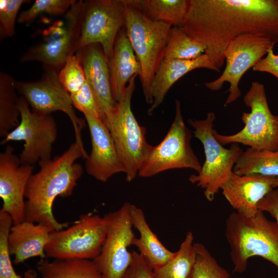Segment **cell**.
<instances>
[{
	"mask_svg": "<svg viewBox=\"0 0 278 278\" xmlns=\"http://www.w3.org/2000/svg\"><path fill=\"white\" fill-rule=\"evenodd\" d=\"M180 28L205 46L220 71L225 48L236 37L258 34L278 43V0H190Z\"/></svg>",
	"mask_w": 278,
	"mask_h": 278,
	"instance_id": "obj_1",
	"label": "cell"
},
{
	"mask_svg": "<svg viewBox=\"0 0 278 278\" xmlns=\"http://www.w3.org/2000/svg\"><path fill=\"white\" fill-rule=\"evenodd\" d=\"M86 159L80 146L72 144L60 156L38 163L40 170L32 174L26 187L25 219L53 228L55 231L67 227L60 223L53 214V203L58 197L71 196L83 173L82 166L76 161Z\"/></svg>",
	"mask_w": 278,
	"mask_h": 278,
	"instance_id": "obj_2",
	"label": "cell"
},
{
	"mask_svg": "<svg viewBox=\"0 0 278 278\" xmlns=\"http://www.w3.org/2000/svg\"><path fill=\"white\" fill-rule=\"evenodd\" d=\"M225 236L233 272H245L253 256H259L278 269V223L268 219L264 212L258 210L252 215L231 213L225 221Z\"/></svg>",
	"mask_w": 278,
	"mask_h": 278,
	"instance_id": "obj_3",
	"label": "cell"
},
{
	"mask_svg": "<svg viewBox=\"0 0 278 278\" xmlns=\"http://www.w3.org/2000/svg\"><path fill=\"white\" fill-rule=\"evenodd\" d=\"M125 27L126 34L141 65L139 77L146 101L151 105L153 80L163 60L172 27L149 19L140 10L128 5Z\"/></svg>",
	"mask_w": 278,
	"mask_h": 278,
	"instance_id": "obj_4",
	"label": "cell"
},
{
	"mask_svg": "<svg viewBox=\"0 0 278 278\" xmlns=\"http://www.w3.org/2000/svg\"><path fill=\"white\" fill-rule=\"evenodd\" d=\"M134 76L129 80L114 111L103 121L108 128L125 168L126 180L133 181L152 146L146 140V130L139 125L131 109Z\"/></svg>",
	"mask_w": 278,
	"mask_h": 278,
	"instance_id": "obj_5",
	"label": "cell"
},
{
	"mask_svg": "<svg viewBox=\"0 0 278 278\" xmlns=\"http://www.w3.org/2000/svg\"><path fill=\"white\" fill-rule=\"evenodd\" d=\"M216 116L207 114L205 119H189L188 124L194 128V136L202 143L205 159L197 174L189 177V181L203 189L206 199L211 202L220 188L229 178L233 167L243 150L238 144H231L229 148L223 147L213 134Z\"/></svg>",
	"mask_w": 278,
	"mask_h": 278,
	"instance_id": "obj_6",
	"label": "cell"
},
{
	"mask_svg": "<svg viewBox=\"0 0 278 278\" xmlns=\"http://www.w3.org/2000/svg\"><path fill=\"white\" fill-rule=\"evenodd\" d=\"M85 2L73 3L63 17L44 30L39 43L28 49L22 62L37 61L45 68L59 71L67 58L78 50Z\"/></svg>",
	"mask_w": 278,
	"mask_h": 278,
	"instance_id": "obj_7",
	"label": "cell"
},
{
	"mask_svg": "<svg viewBox=\"0 0 278 278\" xmlns=\"http://www.w3.org/2000/svg\"><path fill=\"white\" fill-rule=\"evenodd\" d=\"M243 100L250 109V112L242 114L244 128L230 135L220 134L214 129L215 137L223 146L235 143L256 149L277 150L278 115L270 111L264 85L252 82Z\"/></svg>",
	"mask_w": 278,
	"mask_h": 278,
	"instance_id": "obj_8",
	"label": "cell"
},
{
	"mask_svg": "<svg viewBox=\"0 0 278 278\" xmlns=\"http://www.w3.org/2000/svg\"><path fill=\"white\" fill-rule=\"evenodd\" d=\"M106 233L104 216L81 215L71 227L51 232L45 248L46 257L93 260L100 253Z\"/></svg>",
	"mask_w": 278,
	"mask_h": 278,
	"instance_id": "obj_9",
	"label": "cell"
},
{
	"mask_svg": "<svg viewBox=\"0 0 278 278\" xmlns=\"http://www.w3.org/2000/svg\"><path fill=\"white\" fill-rule=\"evenodd\" d=\"M175 102L174 120L163 140L152 147L138 170L140 177H151L166 170L181 168H190L198 173L201 168L190 146L192 134L183 121L180 101L176 100Z\"/></svg>",
	"mask_w": 278,
	"mask_h": 278,
	"instance_id": "obj_10",
	"label": "cell"
},
{
	"mask_svg": "<svg viewBox=\"0 0 278 278\" xmlns=\"http://www.w3.org/2000/svg\"><path fill=\"white\" fill-rule=\"evenodd\" d=\"M274 45L271 39L261 34L246 33L236 37L229 43L224 51L225 66L221 75L204 85L211 91H217L224 83H229V95L225 106L235 102L241 95L239 84L242 77Z\"/></svg>",
	"mask_w": 278,
	"mask_h": 278,
	"instance_id": "obj_11",
	"label": "cell"
},
{
	"mask_svg": "<svg viewBox=\"0 0 278 278\" xmlns=\"http://www.w3.org/2000/svg\"><path fill=\"white\" fill-rule=\"evenodd\" d=\"M131 204L126 202L119 209L104 216L106 238L100 253L93 260L102 278H123L131 264L133 254L128 248L136 237L130 219Z\"/></svg>",
	"mask_w": 278,
	"mask_h": 278,
	"instance_id": "obj_12",
	"label": "cell"
},
{
	"mask_svg": "<svg viewBox=\"0 0 278 278\" xmlns=\"http://www.w3.org/2000/svg\"><path fill=\"white\" fill-rule=\"evenodd\" d=\"M19 124L1 142L24 141L20 156L21 164L32 166L37 162L51 159L53 145L57 138V126L51 114H42L32 111L27 101L20 98Z\"/></svg>",
	"mask_w": 278,
	"mask_h": 278,
	"instance_id": "obj_13",
	"label": "cell"
},
{
	"mask_svg": "<svg viewBox=\"0 0 278 278\" xmlns=\"http://www.w3.org/2000/svg\"><path fill=\"white\" fill-rule=\"evenodd\" d=\"M84 2L77 51L86 46L99 44L109 61L117 35L125 26L128 9L126 0H90Z\"/></svg>",
	"mask_w": 278,
	"mask_h": 278,
	"instance_id": "obj_14",
	"label": "cell"
},
{
	"mask_svg": "<svg viewBox=\"0 0 278 278\" xmlns=\"http://www.w3.org/2000/svg\"><path fill=\"white\" fill-rule=\"evenodd\" d=\"M44 70L43 76L37 81H16L17 91L34 112L46 115L57 111L65 113L72 123L75 143L88 156L81 137V131L85 126L86 121L85 119L79 118L75 114L70 94L59 81L58 71L48 68Z\"/></svg>",
	"mask_w": 278,
	"mask_h": 278,
	"instance_id": "obj_15",
	"label": "cell"
},
{
	"mask_svg": "<svg viewBox=\"0 0 278 278\" xmlns=\"http://www.w3.org/2000/svg\"><path fill=\"white\" fill-rule=\"evenodd\" d=\"M13 152V147L8 145L0 154L1 210L10 216L13 224H17L25 219V193L33 166L21 164Z\"/></svg>",
	"mask_w": 278,
	"mask_h": 278,
	"instance_id": "obj_16",
	"label": "cell"
},
{
	"mask_svg": "<svg viewBox=\"0 0 278 278\" xmlns=\"http://www.w3.org/2000/svg\"><path fill=\"white\" fill-rule=\"evenodd\" d=\"M91 140V152L85 159L88 174L97 180L107 182L115 174L125 173L112 135L103 122L98 118L85 115Z\"/></svg>",
	"mask_w": 278,
	"mask_h": 278,
	"instance_id": "obj_17",
	"label": "cell"
},
{
	"mask_svg": "<svg viewBox=\"0 0 278 278\" xmlns=\"http://www.w3.org/2000/svg\"><path fill=\"white\" fill-rule=\"evenodd\" d=\"M76 54L81 62L86 80L97 100L101 120L103 122L114 111L117 103L112 95L108 59L99 44L86 46Z\"/></svg>",
	"mask_w": 278,
	"mask_h": 278,
	"instance_id": "obj_18",
	"label": "cell"
},
{
	"mask_svg": "<svg viewBox=\"0 0 278 278\" xmlns=\"http://www.w3.org/2000/svg\"><path fill=\"white\" fill-rule=\"evenodd\" d=\"M275 177L261 175H238L233 171L220 189L235 211L252 215L258 202L273 188Z\"/></svg>",
	"mask_w": 278,
	"mask_h": 278,
	"instance_id": "obj_19",
	"label": "cell"
},
{
	"mask_svg": "<svg viewBox=\"0 0 278 278\" xmlns=\"http://www.w3.org/2000/svg\"><path fill=\"white\" fill-rule=\"evenodd\" d=\"M55 230L49 226L24 221L11 226L8 247L13 263L19 265L33 257H46L45 248Z\"/></svg>",
	"mask_w": 278,
	"mask_h": 278,
	"instance_id": "obj_20",
	"label": "cell"
},
{
	"mask_svg": "<svg viewBox=\"0 0 278 278\" xmlns=\"http://www.w3.org/2000/svg\"><path fill=\"white\" fill-rule=\"evenodd\" d=\"M198 68H206L217 72L220 71L205 53L190 60L163 59L153 80V102L148 109V114L151 115L163 102L166 93L176 81L189 72Z\"/></svg>",
	"mask_w": 278,
	"mask_h": 278,
	"instance_id": "obj_21",
	"label": "cell"
},
{
	"mask_svg": "<svg viewBox=\"0 0 278 278\" xmlns=\"http://www.w3.org/2000/svg\"><path fill=\"white\" fill-rule=\"evenodd\" d=\"M108 64L113 97L118 102L129 80L139 75L141 71L140 64L124 29L117 35Z\"/></svg>",
	"mask_w": 278,
	"mask_h": 278,
	"instance_id": "obj_22",
	"label": "cell"
},
{
	"mask_svg": "<svg viewBox=\"0 0 278 278\" xmlns=\"http://www.w3.org/2000/svg\"><path fill=\"white\" fill-rule=\"evenodd\" d=\"M130 219L133 227L139 232L140 237L133 242L138 253L153 270L167 263L175 252L167 249L159 240L148 225L143 210L131 204Z\"/></svg>",
	"mask_w": 278,
	"mask_h": 278,
	"instance_id": "obj_23",
	"label": "cell"
},
{
	"mask_svg": "<svg viewBox=\"0 0 278 278\" xmlns=\"http://www.w3.org/2000/svg\"><path fill=\"white\" fill-rule=\"evenodd\" d=\"M149 19L181 27L188 11L190 0H128Z\"/></svg>",
	"mask_w": 278,
	"mask_h": 278,
	"instance_id": "obj_24",
	"label": "cell"
},
{
	"mask_svg": "<svg viewBox=\"0 0 278 278\" xmlns=\"http://www.w3.org/2000/svg\"><path fill=\"white\" fill-rule=\"evenodd\" d=\"M41 278H102L93 260L41 258L37 264Z\"/></svg>",
	"mask_w": 278,
	"mask_h": 278,
	"instance_id": "obj_25",
	"label": "cell"
},
{
	"mask_svg": "<svg viewBox=\"0 0 278 278\" xmlns=\"http://www.w3.org/2000/svg\"><path fill=\"white\" fill-rule=\"evenodd\" d=\"M233 171L240 176L258 174L278 178V150L249 147L238 158Z\"/></svg>",
	"mask_w": 278,
	"mask_h": 278,
	"instance_id": "obj_26",
	"label": "cell"
},
{
	"mask_svg": "<svg viewBox=\"0 0 278 278\" xmlns=\"http://www.w3.org/2000/svg\"><path fill=\"white\" fill-rule=\"evenodd\" d=\"M16 82L8 73H0V136L5 137L20 121Z\"/></svg>",
	"mask_w": 278,
	"mask_h": 278,
	"instance_id": "obj_27",
	"label": "cell"
},
{
	"mask_svg": "<svg viewBox=\"0 0 278 278\" xmlns=\"http://www.w3.org/2000/svg\"><path fill=\"white\" fill-rule=\"evenodd\" d=\"M195 262L194 235L188 231L174 256L153 270L157 278H193Z\"/></svg>",
	"mask_w": 278,
	"mask_h": 278,
	"instance_id": "obj_28",
	"label": "cell"
},
{
	"mask_svg": "<svg viewBox=\"0 0 278 278\" xmlns=\"http://www.w3.org/2000/svg\"><path fill=\"white\" fill-rule=\"evenodd\" d=\"M205 47L192 38L180 27H171L165 48L163 59L190 60L205 53Z\"/></svg>",
	"mask_w": 278,
	"mask_h": 278,
	"instance_id": "obj_29",
	"label": "cell"
},
{
	"mask_svg": "<svg viewBox=\"0 0 278 278\" xmlns=\"http://www.w3.org/2000/svg\"><path fill=\"white\" fill-rule=\"evenodd\" d=\"M196 262L193 278H230L229 272L221 267L202 244L194 243Z\"/></svg>",
	"mask_w": 278,
	"mask_h": 278,
	"instance_id": "obj_30",
	"label": "cell"
},
{
	"mask_svg": "<svg viewBox=\"0 0 278 278\" xmlns=\"http://www.w3.org/2000/svg\"><path fill=\"white\" fill-rule=\"evenodd\" d=\"M59 81L70 94L80 90L86 82V78L79 58L75 54L69 57L58 72Z\"/></svg>",
	"mask_w": 278,
	"mask_h": 278,
	"instance_id": "obj_31",
	"label": "cell"
},
{
	"mask_svg": "<svg viewBox=\"0 0 278 278\" xmlns=\"http://www.w3.org/2000/svg\"><path fill=\"white\" fill-rule=\"evenodd\" d=\"M74 2L75 0H37L29 8L20 14L17 22L21 24L28 23L43 13L64 15Z\"/></svg>",
	"mask_w": 278,
	"mask_h": 278,
	"instance_id": "obj_32",
	"label": "cell"
},
{
	"mask_svg": "<svg viewBox=\"0 0 278 278\" xmlns=\"http://www.w3.org/2000/svg\"><path fill=\"white\" fill-rule=\"evenodd\" d=\"M13 223L10 216L0 210V278H22L12 266L8 247V236Z\"/></svg>",
	"mask_w": 278,
	"mask_h": 278,
	"instance_id": "obj_33",
	"label": "cell"
},
{
	"mask_svg": "<svg viewBox=\"0 0 278 278\" xmlns=\"http://www.w3.org/2000/svg\"><path fill=\"white\" fill-rule=\"evenodd\" d=\"M70 96L74 107L82 112L84 116L101 119V112L97 100L86 80L80 90Z\"/></svg>",
	"mask_w": 278,
	"mask_h": 278,
	"instance_id": "obj_34",
	"label": "cell"
},
{
	"mask_svg": "<svg viewBox=\"0 0 278 278\" xmlns=\"http://www.w3.org/2000/svg\"><path fill=\"white\" fill-rule=\"evenodd\" d=\"M25 0L0 1V35L1 38L10 37L15 32V20Z\"/></svg>",
	"mask_w": 278,
	"mask_h": 278,
	"instance_id": "obj_35",
	"label": "cell"
},
{
	"mask_svg": "<svg viewBox=\"0 0 278 278\" xmlns=\"http://www.w3.org/2000/svg\"><path fill=\"white\" fill-rule=\"evenodd\" d=\"M133 259L123 278H157L153 270L145 262L140 254L132 251Z\"/></svg>",
	"mask_w": 278,
	"mask_h": 278,
	"instance_id": "obj_36",
	"label": "cell"
},
{
	"mask_svg": "<svg viewBox=\"0 0 278 278\" xmlns=\"http://www.w3.org/2000/svg\"><path fill=\"white\" fill-rule=\"evenodd\" d=\"M255 72L267 73L272 75L278 80V55L271 48L266 56L262 58L253 67Z\"/></svg>",
	"mask_w": 278,
	"mask_h": 278,
	"instance_id": "obj_37",
	"label": "cell"
},
{
	"mask_svg": "<svg viewBox=\"0 0 278 278\" xmlns=\"http://www.w3.org/2000/svg\"><path fill=\"white\" fill-rule=\"evenodd\" d=\"M257 208L269 214L278 223V189L270 190L258 202Z\"/></svg>",
	"mask_w": 278,
	"mask_h": 278,
	"instance_id": "obj_38",
	"label": "cell"
},
{
	"mask_svg": "<svg viewBox=\"0 0 278 278\" xmlns=\"http://www.w3.org/2000/svg\"><path fill=\"white\" fill-rule=\"evenodd\" d=\"M24 278H39L37 272L33 269L26 270L24 273Z\"/></svg>",
	"mask_w": 278,
	"mask_h": 278,
	"instance_id": "obj_39",
	"label": "cell"
},
{
	"mask_svg": "<svg viewBox=\"0 0 278 278\" xmlns=\"http://www.w3.org/2000/svg\"><path fill=\"white\" fill-rule=\"evenodd\" d=\"M278 187V178H275L274 180L273 183V188H275Z\"/></svg>",
	"mask_w": 278,
	"mask_h": 278,
	"instance_id": "obj_40",
	"label": "cell"
}]
</instances>
